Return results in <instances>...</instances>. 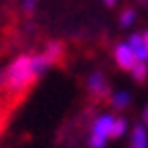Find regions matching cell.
Here are the masks:
<instances>
[{
  "label": "cell",
  "mask_w": 148,
  "mask_h": 148,
  "mask_svg": "<svg viewBox=\"0 0 148 148\" xmlns=\"http://www.w3.org/2000/svg\"><path fill=\"white\" fill-rule=\"evenodd\" d=\"M113 123H115V115H111V113L98 115L96 119L92 121L90 138H88V146H90V148H104L106 142L111 140Z\"/></svg>",
  "instance_id": "obj_2"
},
{
  "label": "cell",
  "mask_w": 148,
  "mask_h": 148,
  "mask_svg": "<svg viewBox=\"0 0 148 148\" xmlns=\"http://www.w3.org/2000/svg\"><path fill=\"white\" fill-rule=\"evenodd\" d=\"M130 148H148V130L144 123H136L132 130Z\"/></svg>",
  "instance_id": "obj_6"
},
{
  "label": "cell",
  "mask_w": 148,
  "mask_h": 148,
  "mask_svg": "<svg viewBox=\"0 0 148 148\" xmlns=\"http://www.w3.org/2000/svg\"><path fill=\"white\" fill-rule=\"evenodd\" d=\"M52 61L46 56L44 50L40 52H21L15 56L4 69V84L2 90L8 96H23L32 90V86L48 71Z\"/></svg>",
  "instance_id": "obj_1"
},
{
  "label": "cell",
  "mask_w": 148,
  "mask_h": 148,
  "mask_svg": "<svg viewBox=\"0 0 148 148\" xmlns=\"http://www.w3.org/2000/svg\"><path fill=\"white\" fill-rule=\"evenodd\" d=\"M127 127H130V123H127L125 117H115V123H113V130H111V138H121L127 134Z\"/></svg>",
  "instance_id": "obj_10"
},
{
  "label": "cell",
  "mask_w": 148,
  "mask_h": 148,
  "mask_svg": "<svg viewBox=\"0 0 148 148\" xmlns=\"http://www.w3.org/2000/svg\"><path fill=\"white\" fill-rule=\"evenodd\" d=\"M21 8H23V15L32 19L38 11V0H21Z\"/></svg>",
  "instance_id": "obj_11"
},
{
  "label": "cell",
  "mask_w": 148,
  "mask_h": 148,
  "mask_svg": "<svg viewBox=\"0 0 148 148\" xmlns=\"http://www.w3.org/2000/svg\"><path fill=\"white\" fill-rule=\"evenodd\" d=\"M86 90L94 100H104V98H111V84H108L106 75L102 71H92L86 77Z\"/></svg>",
  "instance_id": "obj_3"
},
{
  "label": "cell",
  "mask_w": 148,
  "mask_h": 148,
  "mask_svg": "<svg viewBox=\"0 0 148 148\" xmlns=\"http://www.w3.org/2000/svg\"><path fill=\"white\" fill-rule=\"evenodd\" d=\"M127 44L132 46V50L136 54V61H142V63H148V44L144 40V34L142 32H134L130 36Z\"/></svg>",
  "instance_id": "obj_5"
},
{
  "label": "cell",
  "mask_w": 148,
  "mask_h": 148,
  "mask_svg": "<svg viewBox=\"0 0 148 148\" xmlns=\"http://www.w3.org/2000/svg\"><path fill=\"white\" fill-rule=\"evenodd\" d=\"M144 34V40H146V44H148V29H146V32H142Z\"/></svg>",
  "instance_id": "obj_15"
},
{
  "label": "cell",
  "mask_w": 148,
  "mask_h": 148,
  "mask_svg": "<svg viewBox=\"0 0 148 148\" xmlns=\"http://www.w3.org/2000/svg\"><path fill=\"white\" fill-rule=\"evenodd\" d=\"M113 58L119 69H123V71H132V69L136 67V54L132 50V46L127 42H117L115 48H113Z\"/></svg>",
  "instance_id": "obj_4"
},
{
  "label": "cell",
  "mask_w": 148,
  "mask_h": 148,
  "mask_svg": "<svg viewBox=\"0 0 148 148\" xmlns=\"http://www.w3.org/2000/svg\"><path fill=\"white\" fill-rule=\"evenodd\" d=\"M2 84H4V71L0 69V88H2Z\"/></svg>",
  "instance_id": "obj_14"
},
{
  "label": "cell",
  "mask_w": 148,
  "mask_h": 148,
  "mask_svg": "<svg viewBox=\"0 0 148 148\" xmlns=\"http://www.w3.org/2000/svg\"><path fill=\"white\" fill-rule=\"evenodd\" d=\"M142 121H144V125H148V104L144 106V111H142Z\"/></svg>",
  "instance_id": "obj_13"
},
{
  "label": "cell",
  "mask_w": 148,
  "mask_h": 148,
  "mask_svg": "<svg viewBox=\"0 0 148 148\" xmlns=\"http://www.w3.org/2000/svg\"><path fill=\"white\" fill-rule=\"evenodd\" d=\"M117 2H119V0H102V4H104L106 8H115Z\"/></svg>",
  "instance_id": "obj_12"
},
{
  "label": "cell",
  "mask_w": 148,
  "mask_h": 148,
  "mask_svg": "<svg viewBox=\"0 0 148 148\" xmlns=\"http://www.w3.org/2000/svg\"><path fill=\"white\" fill-rule=\"evenodd\" d=\"M138 2H140V4H148V0H138Z\"/></svg>",
  "instance_id": "obj_16"
},
{
  "label": "cell",
  "mask_w": 148,
  "mask_h": 148,
  "mask_svg": "<svg viewBox=\"0 0 148 148\" xmlns=\"http://www.w3.org/2000/svg\"><path fill=\"white\" fill-rule=\"evenodd\" d=\"M108 102H111V106L115 111H125V108L132 104V94L127 90H115L111 94V98H108Z\"/></svg>",
  "instance_id": "obj_7"
},
{
  "label": "cell",
  "mask_w": 148,
  "mask_h": 148,
  "mask_svg": "<svg viewBox=\"0 0 148 148\" xmlns=\"http://www.w3.org/2000/svg\"><path fill=\"white\" fill-rule=\"evenodd\" d=\"M136 8L134 6H127V8H123L121 11V15H119V27H123V29H130L134 23H136Z\"/></svg>",
  "instance_id": "obj_8"
},
{
  "label": "cell",
  "mask_w": 148,
  "mask_h": 148,
  "mask_svg": "<svg viewBox=\"0 0 148 148\" xmlns=\"http://www.w3.org/2000/svg\"><path fill=\"white\" fill-rule=\"evenodd\" d=\"M132 77L136 79V84H144L148 79V63H142V61H138L136 67L132 69Z\"/></svg>",
  "instance_id": "obj_9"
}]
</instances>
